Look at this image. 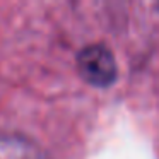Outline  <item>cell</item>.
<instances>
[{
    "mask_svg": "<svg viewBox=\"0 0 159 159\" xmlns=\"http://www.w3.org/2000/svg\"><path fill=\"white\" fill-rule=\"evenodd\" d=\"M77 69L86 82L96 87H108L116 80L115 57L104 45H89L77 55Z\"/></svg>",
    "mask_w": 159,
    "mask_h": 159,
    "instance_id": "1",
    "label": "cell"
}]
</instances>
